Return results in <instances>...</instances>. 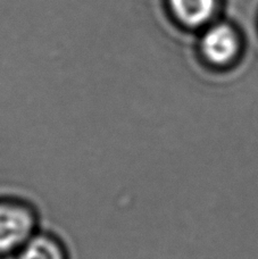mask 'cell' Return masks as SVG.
<instances>
[{"label":"cell","mask_w":258,"mask_h":259,"mask_svg":"<svg viewBox=\"0 0 258 259\" xmlns=\"http://www.w3.org/2000/svg\"><path fill=\"white\" fill-rule=\"evenodd\" d=\"M200 49L207 62L225 66L238 56L240 39L234 27L227 23H219L206 30L200 41Z\"/></svg>","instance_id":"cell-2"},{"label":"cell","mask_w":258,"mask_h":259,"mask_svg":"<svg viewBox=\"0 0 258 259\" xmlns=\"http://www.w3.org/2000/svg\"><path fill=\"white\" fill-rule=\"evenodd\" d=\"M17 259H68L59 239L48 233H35L16 255Z\"/></svg>","instance_id":"cell-4"},{"label":"cell","mask_w":258,"mask_h":259,"mask_svg":"<svg viewBox=\"0 0 258 259\" xmlns=\"http://www.w3.org/2000/svg\"><path fill=\"white\" fill-rule=\"evenodd\" d=\"M174 17L189 27L206 24L215 14L218 0H168Z\"/></svg>","instance_id":"cell-3"},{"label":"cell","mask_w":258,"mask_h":259,"mask_svg":"<svg viewBox=\"0 0 258 259\" xmlns=\"http://www.w3.org/2000/svg\"><path fill=\"white\" fill-rule=\"evenodd\" d=\"M34 208L20 199L0 198V259L17 255L36 233Z\"/></svg>","instance_id":"cell-1"}]
</instances>
